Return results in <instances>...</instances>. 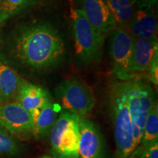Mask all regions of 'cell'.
Segmentation results:
<instances>
[{
	"label": "cell",
	"mask_w": 158,
	"mask_h": 158,
	"mask_svg": "<svg viewBox=\"0 0 158 158\" xmlns=\"http://www.w3.org/2000/svg\"><path fill=\"white\" fill-rule=\"evenodd\" d=\"M79 118L77 114L63 110L51 128V148L60 158H78Z\"/></svg>",
	"instance_id": "277c9868"
},
{
	"label": "cell",
	"mask_w": 158,
	"mask_h": 158,
	"mask_svg": "<svg viewBox=\"0 0 158 158\" xmlns=\"http://www.w3.org/2000/svg\"><path fill=\"white\" fill-rule=\"evenodd\" d=\"M124 90L127 98V107L133 124L134 139L137 147L140 145L143 127L141 122L139 88L138 80L124 81Z\"/></svg>",
	"instance_id": "4fadbf2b"
},
{
	"label": "cell",
	"mask_w": 158,
	"mask_h": 158,
	"mask_svg": "<svg viewBox=\"0 0 158 158\" xmlns=\"http://www.w3.org/2000/svg\"><path fill=\"white\" fill-rule=\"evenodd\" d=\"M158 141V106L152 108L147 116L143 125L141 143L142 147Z\"/></svg>",
	"instance_id": "e0dca14e"
},
{
	"label": "cell",
	"mask_w": 158,
	"mask_h": 158,
	"mask_svg": "<svg viewBox=\"0 0 158 158\" xmlns=\"http://www.w3.org/2000/svg\"><path fill=\"white\" fill-rule=\"evenodd\" d=\"M0 125L15 135H34L30 112L15 101L0 103Z\"/></svg>",
	"instance_id": "52a82bcc"
},
{
	"label": "cell",
	"mask_w": 158,
	"mask_h": 158,
	"mask_svg": "<svg viewBox=\"0 0 158 158\" xmlns=\"http://www.w3.org/2000/svg\"><path fill=\"white\" fill-rule=\"evenodd\" d=\"M133 37L127 29L117 27L111 32L110 38V56L112 73L122 81L133 80L131 70Z\"/></svg>",
	"instance_id": "8992f818"
},
{
	"label": "cell",
	"mask_w": 158,
	"mask_h": 158,
	"mask_svg": "<svg viewBox=\"0 0 158 158\" xmlns=\"http://www.w3.org/2000/svg\"><path fill=\"white\" fill-rule=\"evenodd\" d=\"M70 19L76 55L79 62L87 64L100 61L104 35L91 24L81 9L71 10Z\"/></svg>",
	"instance_id": "3957f363"
},
{
	"label": "cell",
	"mask_w": 158,
	"mask_h": 158,
	"mask_svg": "<svg viewBox=\"0 0 158 158\" xmlns=\"http://www.w3.org/2000/svg\"><path fill=\"white\" fill-rule=\"evenodd\" d=\"M46 1L48 0H2L0 12L9 19L29 7L44 3Z\"/></svg>",
	"instance_id": "ac0fdd59"
},
{
	"label": "cell",
	"mask_w": 158,
	"mask_h": 158,
	"mask_svg": "<svg viewBox=\"0 0 158 158\" xmlns=\"http://www.w3.org/2000/svg\"><path fill=\"white\" fill-rule=\"evenodd\" d=\"M79 132L78 158H102V136L94 122L86 117H80Z\"/></svg>",
	"instance_id": "ba28073f"
},
{
	"label": "cell",
	"mask_w": 158,
	"mask_h": 158,
	"mask_svg": "<svg viewBox=\"0 0 158 158\" xmlns=\"http://www.w3.org/2000/svg\"><path fill=\"white\" fill-rule=\"evenodd\" d=\"M1 3H2V0H0V5H1Z\"/></svg>",
	"instance_id": "d4e9b609"
},
{
	"label": "cell",
	"mask_w": 158,
	"mask_h": 158,
	"mask_svg": "<svg viewBox=\"0 0 158 158\" xmlns=\"http://www.w3.org/2000/svg\"><path fill=\"white\" fill-rule=\"evenodd\" d=\"M50 100L51 96L46 90L23 80L15 102L19 103L23 109L31 112L41 108Z\"/></svg>",
	"instance_id": "7c38bea8"
},
{
	"label": "cell",
	"mask_w": 158,
	"mask_h": 158,
	"mask_svg": "<svg viewBox=\"0 0 158 158\" xmlns=\"http://www.w3.org/2000/svg\"><path fill=\"white\" fill-rule=\"evenodd\" d=\"M56 99L63 110L85 117L93 110L95 100L92 90L84 83L70 79L60 83L55 89Z\"/></svg>",
	"instance_id": "5b68a950"
},
{
	"label": "cell",
	"mask_w": 158,
	"mask_h": 158,
	"mask_svg": "<svg viewBox=\"0 0 158 158\" xmlns=\"http://www.w3.org/2000/svg\"><path fill=\"white\" fill-rule=\"evenodd\" d=\"M23 80L10 67L0 62V103L15 101Z\"/></svg>",
	"instance_id": "5bb4252c"
},
{
	"label": "cell",
	"mask_w": 158,
	"mask_h": 158,
	"mask_svg": "<svg viewBox=\"0 0 158 158\" xmlns=\"http://www.w3.org/2000/svg\"><path fill=\"white\" fill-rule=\"evenodd\" d=\"M7 19H8V18L5 15L2 14V13L0 12V26H1L2 23L5 21H6V20H7Z\"/></svg>",
	"instance_id": "603a6c76"
},
{
	"label": "cell",
	"mask_w": 158,
	"mask_h": 158,
	"mask_svg": "<svg viewBox=\"0 0 158 158\" xmlns=\"http://www.w3.org/2000/svg\"><path fill=\"white\" fill-rule=\"evenodd\" d=\"M19 151L16 141L6 130L0 127V154L15 155Z\"/></svg>",
	"instance_id": "d6986e66"
},
{
	"label": "cell",
	"mask_w": 158,
	"mask_h": 158,
	"mask_svg": "<svg viewBox=\"0 0 158 158\" xmlns=\"http://www.w3.org/2000/svg\"><path fill=\"white\" fill-rule=\"evenodd\" d=\"M127 30L134 37L157 40V22L152 8L136 7Z\"/></svg>",
	"instance_id": "30bf717a"
},
{
	"label": "cell",
	"mask_w": 158,
	"mask_h": 158,
	"mask_svg": "<svg viewBox=\"0 0 158 158\" xmlns=\"http://www.w3.org/2000/svg\"><path fill=\"white\" fill-rule=\"evenodd\" d=\"M140 158H158V141L142 147Z\"/></svg>",
	"instance_id": "44dd1931"
},
{
	"label": "cell",
	"mask_w": 158,
	"mask_h": 158,
	"mask_svg": "<svg viewBox=\"0 0 158 158\" xmlns=\"http://www.w3.org/2000/svg\"><path fill=\"white\" fill-rule=\"evenodd\" d=\"M158 50L157 40H147L133 37L131 70L136 73L148 71L155 52Z\"/></svg>",
	"instance_id": "8fae6325"
},
{
	"label": "cell",
	"mask_w": 158,
	"mask_h": 158,
	"mask_svg": "<svg viewBox=\"0 0 158 158\" xmlns=\"http://www.w3.org/2000/svg\"><path fill=\"white\" fill-rule=\"evenodd\" d=\"M148 75L150 81L157 86L158 84V50L155 51L152 59L148 70Z\"/></svg>",
	"instance_id": "ffe728a7"
},
{
	"label": "cell",
	"mask_w": 158,
	"mask_h": 158,
	"mask_svg": "<svg viewBox=\"0 0 158 158\" xmlns=\"http://www.w3.org/2000/svg\"><path fill=\"white\" fill-rule=\"evenodd\" d=\"M11 53L27 68L45 70L63 62L66 46L58 29L43 21L21 27L14 37Z\"/></svg>",
	"instance_id": "6da1fadb"
},
{
	"label": "cell",
	"mask_w": 158,
	"mask_h": 158,
	"mask_svg": "<svg viewBox=\"0 0 158 158\" xmlns=\"http://www.w3.org/2000/svg\"><path fill=\"white\" fill-rule=\"evenodd\" d=\"M30 114L34 124V135L42 137L50 133L59 116L57 105L52 100L31 111Z\"/></svg>",
	"instance_id": "9a60e30c"
},
{
	"label": "cell",
	"mask_w": 158,
	"mask_h": 158,
	"mask_svg": "<svg viewBox=\"0 0 158 158\" xmlns=\"http://www.w3.org/2000/svg\"><path fill=\"white\" fill-rule=\"evenodd\" d=\"M110 106L117 152L121 158H127L137 148L133 124L127 107L124 81L116 82L110 90Z\"/></svg>",
	"instance_id": "7a4b0ae2"
},
{
	"label": "cell",
	"mask_w": 158,
	"mask_h": 158,
	"mask_svg": "<svg viewBox=\"0 0 158 158\" xmlns=\"http://www.w3.org/2000/svg\"><path fill=\"white\" fill-rule=\"evenodd\" d=\"M40 158H54V157H50V156H47V155H44V156H42V157H40Z\"/></svg>",
	"instance_id": "cb8c5ba5"
},
{
	"label": "cell",
	"mask_w": 158,
	"mask_h": 158,
	"mask_svg": "<svg viewBox=\"0 0 158 158\" xmlns=\"http://www.w3.org/2000/svg\"><path fill=\"white\" fill-rule=\"evenodd\" d=\"M157 0H136V7L138 8H152Z\"/></svg>",
	"instance_id": "7402d4cb"
},
{
	"label": "cell",
	"mask_w": 158,
	"mask_h": 158,
	"mask_svg": "<svg viewBox=\"0 0 158 158\" xmlns=\"http://www.w3.org/2000/svg\"><path fill=\"white\" fill-rule=\"evenodd\" d=\"M79 4L89 23L102 34L118 27L106 0H79Z\"/></svg>",
	"instance_id": "9c48e42d"
},
{
	"label": "cell",
	"mask_w": 158,
	"mask_h": 158,
	"mask_svg": "<svg viewBox=\"0 0 158 158\" xmlns=\"http://www.w3.org/2000/svg\"><path fill=\"white\" fill-rule=\"evenodd\" d=\"M118 27L127 29L136 9V0H106Z\"/></svg>",
	"instance_id": "2e32d148"
}]
</instances>
